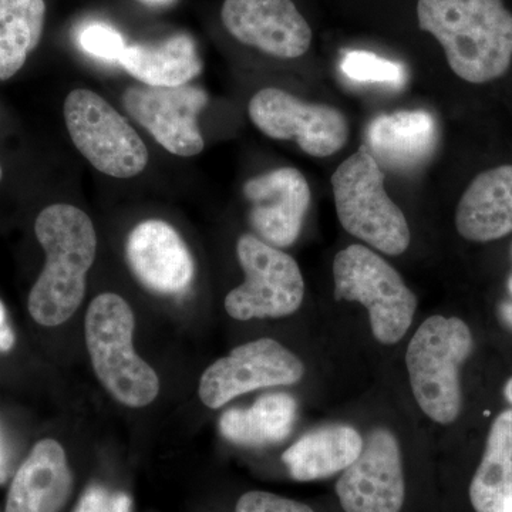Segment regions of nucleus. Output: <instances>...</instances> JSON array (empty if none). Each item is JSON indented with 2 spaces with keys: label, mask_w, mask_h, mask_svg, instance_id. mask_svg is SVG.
Returning a JSON list of instances; mask_svg holds the SVG:
<instances>
[{
  "label": "nucleus",
  "mask_w": 512,
  "mask_h": 512,
  "mask_svg": "<svg viewBox=\"0 0 512 512\" xmlns=\"http://www.w3.org/2000/svg\"><path fill=\"white\" fill-rule=\"evenodd\" d=\"M417 18L460 79L493 82L510 67L512 13L503 0H419Z\"/></svg>",
  "instance_id": "f257e3e1"
},
{
  "label": "nucleus",
  "mask_w": 512,
  "mask_h": 512,
  "mask_svg": "<svg viewBox=\"0 0 512 512\" xmlns=\"http://www.w3.org/2000/svg\"><path fill=\"white\" fill-rule=\"evenodd\" d=\"M37 241L46 264L30 291V316L53 328L72 318L86 293V276L97 252V235L86 212L70 204H53L40 212Z\"/></svg>",
  "instance_id": "f03ea898"
},
{
  "label": "nucleus",
  "mask_w": 512,
  "mask_h": 512,
  "mask_svg": "<svg viewBox=\"0 0 512 512\" xmlns=\"http://www.w3.org/2000/svg\"><path fill=\"white\" fill-rule=\"evenodd\" d=\"M473 348L466 322L439 315L424 320L410 340L406 365L414 399L436 423L451 424L460 416V369Z\"/></svg>",
  "instance_id": "7ed1b4c3"
},
{
  "label": "nucleus",
  "mask_w": 512,
  "mask_h": 512,
  "mask_svg": "<svg viewBox=\"0 0 512 512\" xmlns=\"http://www.w3.org/2000/svg\"><path fill=\"white\" fill-rule=\"evenodd\" d=\"M134 315L116 293H101L86 313V345L93 369L107 392L130 407L153 403L160 380L133 348Z\"/></svg>",
  "instance_id": "20e7f679"
},
{
  "label": "nucleus",
  "mask_w": 512,
  "mask_h": 512,
  "mask_svg": "<svg viewBox=\"0 0 512 512\" xmlns=\"http://www.w3.org/2000/svg\"><path fill=\"white\" fill-rule=\"evenodd\" d=\"M336 212L353 237L390 256L409 248V224L384 188V173L366 146H362L332 175Z\"/></svg>",
  "instance_id": "39448f33"
},
{
  "label": "nucleus",
  "mask_w": 512,
  "mask_h": 512,
  "mask_svg": "<svg viewBox=\"0 0 512 512\" xmlns=\"http://www.w3.org/2000/svg\"><path fill=\"white\" fill-rule=\"evenodd\" d=\"M333 279L336 301L362 303L380 343L394 345L406 336L417 298L382 256L363 245H350L335 256Z\"/></svg>",
  "instance_id": "423d86ee"
},
{
  "label": "nucleus",
  "mask_w": 512,
  "mask_h": 512,
  "mask_svg": "<svg viewBox=\"0 0 512 512\" xmlns=\"http://www.w3.org/2000/svg\"><path fill=\"white\" fill-rule=\"evenodd\" d=\"M63 113L74 146L100 173L133 178L146 170V144L99 94L87 89L73 90L64 101Z\"/></svg>",
  "instance_id": "0eeeda50"
},
{
  "label": "nucleus",
  "mask_w": 512,
  "mask_h": 512,
  "mask_svg": "<svg viewBox=\"0 0 512 512\" xmlns=\"http://www.w3.org/2000/svg\"><path fill=\"white\" fill-rule=\"evenodd\" d=\"M237 255L245 282L225 298L231 318H284L301 308L305 281L291 255L251 234L238 239Z\"/></svg>",
  "instance_id": "6e6552de"
},
{
  "label": "nucleus",
  "mask_w": 512,
  "mask_h": 512,
  "mask_svg": "<svg viewBox=\"0 0 512 512\" xmlns=\"http://www.w3.org/2000/svg\"><path fill=\"white\" fill-rule=\"evenodd\" d=\"M249 119L266 137L296 141L312 157H329L345 146L349 124L342 111L328 104L305 103L276 87L252 97Z\"/></svg>",
  "instance_id": "1a4fd4ad"
},
{
  "label": "nucleus",
  "mask_w": 512,
  "mask_h": 512,
  "mask_svg": "<svg viewBox=\"0 0 512 512\" xmlns=\"http://www.w3.org/2000/svg\"><path fill=\"white\" fill-rule=\"evenodd\" d=\"M303 375L305 366L295 353L274 339H258L238 346L205 370L200 399L210 409H220L241 394L289 386Z\"/></svg>",
  "instance_id": "9d476101"
},
{
  "label": "nucleus",
  "mask_w": 512,
  "mask_h": 512,
  "mask_svg": "<svg viewBox=\"0 0 512 512\" xmlns=\"http://www.w3.org/2000/svg\"><path fill=\"white\" fill-rule=\"evenodd\" d=\"M123 104L127 113L174 156L194 157L204 150L198 116L208 104V94L200 87L131 86L124 93Z\"/></svg>",
  "instance_id": "9b49d317"
},
{
  "label": "nucleus",
  "mask_w": 512,
  "mask_h": 512,
  "mask_svg": "<svg viewBox=\"0 0 512 512\" xmlns=\"http://www.w3.org/2000/svg\"><path fill=\"white\" fill-rule=\"evenodd\" d=\"M345 512H400L406 498L402 451L392 431L373 430L336 483Z\"/></svg>",
  "instance_id": "f8f14e48"
},
{
  "label": "nucleus",
  "mask_w": 512,
  "mask_h": 512,
  "mask_svg": "<svg viewBox=\"0 0 512 512\" xmlns=\"http://www.w3.org/2000/svg\"><path fill=\"white\" fill-rule=\"evenodd\" d=\"M221 18L238 42L278 59H298L311 47V26L292 0H225Z\"/></svg>",
  "instance_id": "ddd939ff"
},
{
  "label": "nucleus",
  "mask_w": 512,
  "mask_h": 512,
  "mask_svg": "<svg viewBox=\"0 0 512 512\" xmlns=\"http://www.w3.org/2000/svg\"><path fill=\"white\" fill-rule=\"evenodd\" d=\"M249 221L258 238L276 248L291 247L301 234L311 204V188L301 171L279 168L244 185Z\"/></svg>",
  "instance_id": "4468645a"
},
{
  "label": "nucleus",
  "mask_w": 512,
  "mask_h": 512,
  "mask_svg": "<svg viewBox=\"0 0 512 512\" xmlns=\"http://www.w3.org/2000/svg\"><path fill=\"white\" fill-rule=\"evenodd\" d=\"M126 256L131 272L148 291L183 295L194 282V258L168 222L147 220L136 225L127 238Z\"/></svg>",
  "instance_id": "2eb2a0df"
},
{
  "label": "nucleus",
  "mask_w": 512,
  "mask_h": 512,
  "mask_svg": "<svg viewBox=\"0 0 512 512\" xmlns=\"http://www.w3.org/2000/svg\"><path fill=\"white\" fill-rule=\"evenodd\" d=\"M72 484L63 447L56 440L39 441L13 477L6 512H60Z\"/></svg>",
  "instance_id": "dca6fc26"
},
{
  "label": "nucleus",
  "mask_w": 512,
  "mask_h": 512,
  "mask_svg": "<svg viewBox=\"0 0 512 512\" xmlns=\"http://www.w3.org/2000/svg\"><path fill=\"white\" fill-rule=\"evenodd\" d=\"M437 143L434 117L423 110L382 114L366 130V148L377 164L410 171L426 163Z\"/></svg>",
  "instance_id": "f3484780"
},
{
  "label": "nucleus",
  "mask_w": 512,
  "mask_h": 512,
  "mask_svg": "<svg viewBox=\"0 0 512 512\" xmlns=\"http://www.w3.org/2000/svg\"><path fill=\"white\" fill-rule=\"evenodd\" d=\"M456 228L473 242H491L512 232V165L474 178L458 202Z\"/></svg>",
  "instance_id": "a211bd4d"
},
{
  "label": "nucleus",
  "mask_w": 512,
  "mask_h": 512,
  "mask_svg": "<svg viewBox=\"0 0 512 512\" xmlns=\"http://www.w3.org/2000/svg\"><path fill=\"white\" fill-rule=\"evenodd\" d=\"M363 439L345 424H330L305 434L285 451L282 460L293 480H323L346 470L362 453Z\"/></svg>",
  "instance_id": "6ab92c4d"
},
{
  "label": "nucleus",
  "mask_w": 512,
  "mask_h": 512,
  "mask_svg": "<svg viewBox=\"0 0 512 512\" xmlns=\"http://www.w3.org/2000/svg\"><path fill=\"white\" fill-rule=\"evenodd\" d=\"M119 63L138 82L153 87L185 86L202 72L197 46L184 33L154 45L127 46Z\"/></svg>",
  "instance_id": "aec40b11"
},
{
  "label": "nucleus",
  "mask_w": 512,
  "mask_h": 512,
  "mask_svg": "<svg viewBox=\"0 0 512 512\" xmlns=\"http://www.w3.org/2000/svg\"><path fill=\"white\" fill-rule=\"evenodd\" d=\"M470 501L476 512H512V410L491 424L484 456L470 484Z\"/></svg>",
  "instance_id": "412c9836"
},
{
  "label": "nucleus",
  "mask_w": 512,
  "mask_h": 512,
  "mask_svg": "<svg viewBox=\"0 0 512 512\" xmlns=\"http://www.w3.org/2000/svg\"><path fill=\"white\" fill-rule=\"evenodd\" d=\"M298 404L288 393L259 397L249 409L235 407L221 416L225 439L239 446L264 447L288 439L295 426Z\"/></svg>",
  "instance_id": "4be33fe9"
},
{
  "label": "nucleus",
  "mask_w": 512,
  "mask_h": 512,
  "mask_svg": "<svg viewBox=\"0 0 512 512\" xmlns=\"http://www.w3.org/2000/svg\"><path fill=\"white\" fill-rule=\"evenodd\" d=\"M45 0H0V80L25 66L45 28Z\"/></svg>",
  "instance_id": "5701e85b"
},
{
  "label": "nucleus",
  "mask_w": 512,
  "mask_h": 512,
  "mask_svg": "<svg viewBox=\"0 0 512 512\" xmlns=\"http://www.w3.org/2000/svg\"><path fill=\"white\" fill-rule=\"evenodd\" d=\"M340 70L348 79L356 83H380L402 86L406 82V70L403 64L393 62L366 52L349 50L340 60Z\"/></svg>",
  "instance_id": "b1692460"
},
{
  "label": "nucleus",
  "mask_w": 512,
  "mask_h": 512,
  "mask_svg": "<svg viewBox=\"0 0 512 512\" xmlns=\"http://www.w3.org/2000/svg\"><path fill=\"white\" fill-rule=\"evenodd\" d=\"M79 42L89 55L109 60V62H113V60L120 62L121 56L128 46L124 37L116 29L103 25V23L86 26L80 32Z\"/></svg>",
  "instance_id": "393cba45"
},
{
  "label": "nucleus",
  "mask_w": 512,
  "mask_h": 512,
  "mask_svg": "<svg viewBox=\"0 0 512 512\" xmlns=\"http://www.w3.org/2000/svg\"><path fill=\"white\" fill-rule=\"evenodd\" d=\"M235 512H315L309 505L266 491H249L242 495Z\"/></svg>",
  "instance_id": "a878e982"
},
{
  "label": "nucleus",
  "mask_w": 512,
  "mask_h": 512,
  "mask_svg": "<svg viewBox=\"0 0 512 512\" xmlns=\"http://www.w3.org/2000/svg\"><path fill=\"white\" fill-rule=\"evenodd\" d=\"M74 512H131V498L124 493L110 494L106 488L92 485L84 491Z\"/></svg>",
  "instance_id": "bb28decb"
},
{
  "label": "nucleus",
  "mask_w": 512,
  "mask_h": 512,
  "mask_svg": "<svg viewBox=\"0 0 512 512\" xmlns=\"http://www.w3.org/2000/svg\"><path fill=\"white\" fill-rule=\"evenodd\" d=\"M15 332L10 326L8 312L0 301V352H9L15 346Z\"/></svg>",
  "instance_id": "cd10ccee"
},
{
  "label": "nucleus",
  "mask_w": 512,
  "mask_h": 512,
  "mask_svg": "<svg viewBox=\"0 0 512 512\" xmlns=\"http://www.w3.org/2000/svg\"><path fill=\"white\" fill-rule=\"evenodd\" d=\"M10 471V457L8 444H6L5 436L0 429V484L8 480Z\"/></svg>",
  "instance_id": "c85d7f7f"
},
{
  "label": "nucleus",
  "mask_w": 512,
  "mask_h": 512,
  "mask_svg": "<svg viewBox=\"0 0 512 512\" xmlns=\"http://www.w3.org/2000/svg\"><path fill=\"white\" fill-rule=\"evenodd\" d=\"M501 313H503L505 322L512 326V303H504V305L501 306Z\"/></svg>",
  "instance_id": "c756f323"
},
{
  "label": "nucleus",
  "mask_w": 512,
  "mask_h": 512,
  "mask_svg": "<svg viewBox=\"0 0 512 512\" xmlns=\"http://www.w3.org/2000/svg\"><path fill=\"white\" fill-rule=\"evenodd\" d=\"M504 394L505 397H507L508 402L512 403V377L507 383H505Z\"/></svg>",
  "instance_id": "7c9ffc66"
},
{
  "label": "nucleus",
  "mask_w": 512,
  "mask_h": 512,
  "mask_svg": "<svg viewBox=\"0 0 512 512\" xmlns=\"http://www.w3.org/2000/svg\"><path fill=\"white\" fill-rule=\"evenodd\" d=\"M508 288H510V292L512 293V275L510 276V281H508Z\"/></svg>",
  "instance_id": "2f4dec72"
},
{
  "label": "nucleus",
  "mask_w": 512,
  "mask_h": 512,
  "mask_svg": "<svg viewBox=\"0 0 512 512\" xmlns=\"http://www.w3.org/2000/svg\"><path fill=\"white\" fill-rule=\"evenodd\" d=\"M2 177H3V171H2V167H0V181H2Z\"/></svg>",
  "instance_id": "473e14b6"
}]
</instances>
